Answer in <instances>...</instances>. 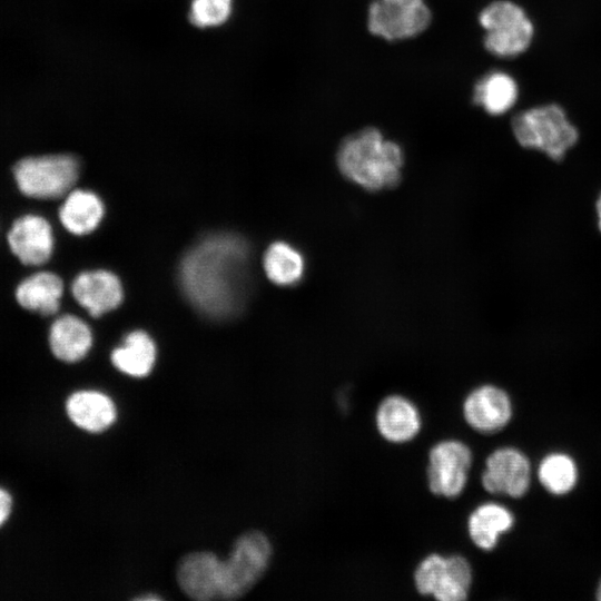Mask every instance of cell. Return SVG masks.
<instances>
[{"instance_id":"6da1fadb","label":"cell","mask_w":601,"mask_h":601,"mask_svg":"<svg viewBox=\"0 0 601 601\" xmlns=\"http://www.w3.org/2000/svg\"><path fill=\"white\" fill-rule=\"evenodd\" d=\"M247 246L233 235L211 236L184 258L180 276L189 299L210 316L234 312L243 297Z\"/></svg>"},{"instance_id":"7a4b0ae2","label":"cell","mask_w":601,"mask_h":601,"mask_svg":"<svg viewBox=\"0 0 601 601\" xmlns=\"http://www.w3.org/2000/svg\"><path fill=\"white\" fill-rule=\"evenodd\" d=\"M336 164L349 181L370 191L392 188L401 180L402 148L373 127L361 129L341 142Z\"/></svg>"},{"instance_id":"3957f363","label":"cell","mask_w":601,"mask_h":601,"mask_svg":"<svg viewBox=\"0 0 601 601\" xmlns=\"http://www.w3.org/2000/svg\"><path fill=\"white\" fill-rule=\"evenodd\" d=\"M512 132L523 148L536 150L553 161L562 160L579 140V131L562 107L549 104L516 114Z\"/></svg>"},{"instance_id":"277c9868","label":"cell","mask_w":601,"mask_h":601,"mask_svg":"<svg viewBox=\"0 0 601 601\" xmlns=\"http://www.w3.org/2000/svg\"><path fill=\"white\" fill-rule=\"evenodd\" d=\"M272 552V544L263 532L250 530L240 534L220 564L219 600L247 594L266 572Z\"/></svg>"},{"instance_id":"5b68a950","label":"cell","mask_w":601,"mask_h":601,"mask_svg":"<svg viewBox=\"0 0 601 601\" xmlns=\"http://www.w3.org/2000/svg\"><path fill=\"white\" fill-rule=\"evenodd\" d=\"M78 176L79 162L68 154L29 156L13 166L19 190L37 199H53L66 195Z\"/></svg>"},{"instance_id":"8992f818","label":"cell","mask_w":601,"mask_h":601,"mask_svg":"<svg viewBox=\"0 0 601 601\" xmlns=\"http://www.w3.org/2000/svg\"><path fill=\"white\" fill-rule=\"evenodd\" d=\"M479 22L485 31V49L496 57L519 56L531 45L533 23L525 11L512 1L491 2L480 12Z\"/></svg>"},{"instance_id":"52a82bcc","label":"cell","mask_w":601,"mask_h":601,"mask_svg":"<svg viewBox=\"0 0 601 601\" xmlns=\"http://www.w3.org/2000/svg\"><path fill=\"white\" fill-rule=\"evenodd\" d=\"M414 583L422 595L440 601H463L472 584V569L462 555L430 554L414 572Z\"/></svg>"},{"instance_id":"ba28073f","label":"cell","mask_w":601,"mask_h":601,"mask_svg":"<svg viewBox=\"0 0 601 601\" xmlns=\"http://www.w3.org/2000/svg\"><path fill=\"white\" fill-rule=\"evenodd\" d=\"M432 13L424 0H374L367 12L368 31L388 41L404 40L422 33Z\"/></svg>"},{"instance_id":"9c48e42d","label":"cell","mask_w":601,"mask_h":601,"mask_svg":"<svg viewBox=\"0 0 601 601\" xmlns=\"http://www.w3.org/2000/svg\"><path fill=\"white\" fill-rule=\"evenodd\" d=\"M472 452L461 441L446 440L435 444L428 453L427 484L440 496L453 499L466 486Z\"/></svg>"},{"instance_id":"30bf717a","label":"cell","mask_w":601,"mask_h":601,"mask_svg":"<svg viewBox=\"0 0 601 601\" xmlns=\"http://www.w3.org/2000/svg\"><path fill=\"white\" fill-rule=\"evenodd\" d=\"M481 481L483 487L492 494H503L519 499L530 487V462L516 449H499L489 455Z\"/></svg>"},{"instance_id":"8fae6325","label":"cell","mask_w":601,"mask_h":601,"mask_svg":"<svg viewBox=\"0 0 601 601\" xmlns=\"http://www.w3.org/2000/svg\"><path fill=\"white\" fill-rule=\"evenodd\" d=\"M221 560L209 551L185 554L177 564L176 578L181 591L196 601L219 599Z\"/></svg>"},{"instance_id":"7c38bea8","label":"cell","mask_w":601,"mask_h":601,"mask_svg":"<svg viewBox=\"0 0 601 601\" xmlns=\"http://www.w3.org/2000/svg\"><path fill=\"white\" fill-rule=\"evenodd\" d=\"M8 244L12 254L23 265H42L52 255V228L42 216L23 215L13 221L8 233Z\"/></svg>"},{"instance_id":"4fadbf2b","label":"cell","mask_w":601,"mask_h":601,"mask_svg":"<svg viewBox=\"0 0 601 601\" xmlns=\"http://www.w3.org/2000/svg\"><path fill=\"white\" fill-rule=\"evenodd\" d=\"M466 423L477 432L495 433L512 417V403L505 391L494 385L473 390L463 403Z\"/></svg>"},{"instance_id":"5bb4252c","label":"cell","mask_w":601,"mask_h":601,"mask_svg":"<svg viewBox=\"0 0 601 601\" xmlns=\"http://www.w3.org/2000/svg\"><path fill=\"white\" fill-rule=\"evenodd\" d=\"M71 292L75 299L92 316L116 308L122 299L119 279L107 270L79 274L72 283Z\"/></svg>"},{"instance_id":"9a60e30c","label":"cell","mask_w":601,"mask_h":601,"mask_svg":"<svg viewBox=\"0 0 601 601\" xmlns=\"http://www.w3.org/2000/svg\"><path fill=\"white\" fill-rule=\"evenodd\" d=\"M375 420L380 434L392 443L413 440L422 424L417 407L401 395L384 398L378 405Z\"/></svg>"},{"instance_id":"2e32d148","label":"cell","mask_w":601,"mask_h":601,"mask_svg":"<svg viewBox=\"0 0 601 601\" xmlns=\"http://www.w3.org/2000/svg\"><path fill=\"white\" fill-rule=\"evenodd\" d=\"M66 411L75 425L91 433H99L110 427L117 414L110 397L91 390L71 394L67 400Z\"/></svg>"},{"instance_id":"e0dca14e","label":"cell","mask_w":601,"mask_h":601,"mask_svg":"<svg viewBox=\"0 0 601 601\" xmlns=\"http://www.w3.org/2000/svg\"><path fill=\"white\" fill-rule=\"evenodd\" d=\"M62 279L51 272H38L22 279L16 288L18 304L30 312L52 315L60 306Z\"/></svg>"},{"instance_id":"ac0fdd59","label":"cell","mask_w":601,"mask_h":601,"mask_svg":"<svg viewBox=\"0 0 601 601\" xmlns=\"http://www.w3.org/2000/svg\"><path fill=\"white\" fill-rule=\"evenodd\" d=\"M49 345L53 355L67 363H75L86 356L92 345L88 325L73 315H62L51 325Z\"/></svg>"},{"instance_id":"d6986e66","label":"cell","mask_w":601,"mask_h":601,"mask_svg":"<svg viewBox=\"0 0 601 601\" xmlns=\"http://www.w3.org/2000/svg\"><path fill=\"white\" fill-rule=\"evenodd\" d=\"M513 514L497 503L479 505L469 516L467 530L472 542L484 551L494 549L500 536L511 530Z\"/></svg>"},{"instance_id":"ffe728a7","label":"cell","mask_w":601,"mask_h":601,"mask_svg":"<svg viewBox=\"0 0 601 601\" xmlns=\"http://www.w3.org/2000/svg\"><path fill=\"white\" fill-rule=\"evenodd\" d=\"M518 96L519 88L513 77L504 71L494 70L475 83L473 102L487 114L499 116L514 106Z\"/></svg>"},{"instance_id":"44dd1931","label":"cell","mask_w":601,"mask_h":601,"mask_svg":"<svg viewBox=\"0 0 601 601\" xmlns=\"http://www.w3.org/2000/svg\"><path fill=\"white\" fill-rule=\"evenodd\" d=\"M104 215L101 200L92 193L81 189L68 194L59 209L63 227L75 235L92 231Z\"/></svg>"},{"instance_id":"7402d4cb","label":"cell","mask_w":601,"mask_h":601,"mask_svg":"<svg viewBox=\"0 0 601 601\" xmlns=\"http://www.w3.org/2000/svg\"><path fill=\"white\" fill-rule=\"evenodd\" d=\"M155 359V344L149 335L141 331L128 334L124 345L111 353L115 367L134 377L147 376L154 367Z\"/></svg>"},{"instance_id":"603a6c76","label":"cell","mask_w":601,"mask_h":601,"mask_svg":"<svg viewBox=\"0 0 601 601\" xmlns=\"http://www.w3.org/2000/svg\"><path fill=\"white\" fill-rule=\"evenodd\" d=\"M264 268L273 283L289 286L302 279L305 272V259L292 245L276 242L265 253Z\"/></svg>"},{"instance_id":"cb8c5ba5","label":"cell","mask_w":601,"mask_h":601,"mask_svg":"<svg viewBox=\"0 0 601 601\" xmlns=\"http://www.w3.org/2000/svg\"><path fill=\"white\" fill-rule=\"evenodd\" d=\"M540 483L555 495L569 493L578 480L574 461L564 453H551L540 463L538 471Z\"/></svg>"},{"instance_id":"d4e9b609","label":"cell","mask_w":601,"mask_h":601,"mask_svg":"<svg viewBox=\"0 0 601 601\" xmlns=\"http://www.w3.org/2000/svg\"><path fill=\"white\" fill-rule=\"evenodd\" d=\"M234 0H190L189 22L199 29L217 28L231 17Z\"/></svg>"},{"instance_id":"484cf974","label":"cell","mask_w":601,"mask_h":601,"mask_svg":"<svg viewBox=\"0 0 601 601\" xmlns=\"http://www.w3.org/2000/svg\"><path fill=\"white\" fill-rule=\"evenodd\" d=\"M12 508V499L9 492L0 487V526L8 520Z\"/></svg>"},{"instance_id":"4316f807","label":"cell","mask_w":601,"mask_h":601,"mask_svg":"<svg viewBox=\"0 0 601 601\" xmlns=\"http://www.w3.org/2000/svg\"><path fill=\"white\" fill-rule=\"evenodd\" d=\"M597 226L601 233V191L595 200Z\"/></svg>"},{"instance_id":"83f0119b","label":"cell","mask_w":601,"mask_h":601,"mask_svg":"<svg viewBox=\"0 0 601 601\" xmlns=\"http://www.w3.org/2000/svg\"><path fill=\"white\" fill-rule=\"evenodd\" d=\"M139 600H158L159 598L157 595H145V597H141V598H137Z\"/></svg>"},{"instance_id":"f1b7e54d","label":"cell","mask_w":601,"mask_h":601,"mask_svg":"<svg viewBox=\"0 0 601 601\" xmlns=\"http://www.w3.org/2000/svg\"><path fill=\"white\" fill-rule=\"evenodd\" d=\"M597 599L601 601V580L597 589Z\"/></svg>"}]
</instances>
